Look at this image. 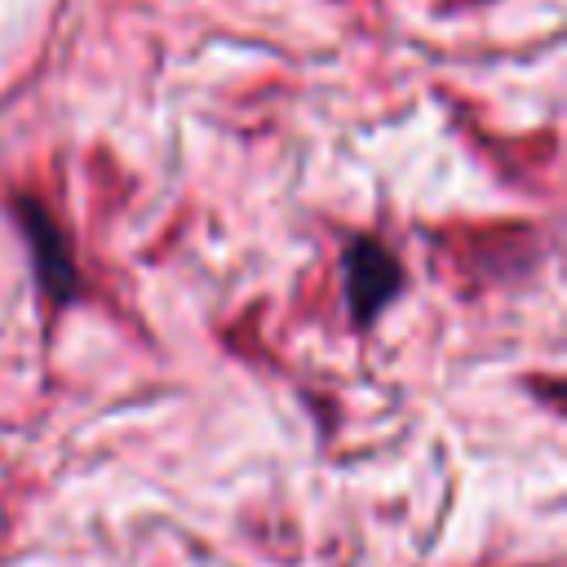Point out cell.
Here are the masks:
<instances>
[{"label":"cell","mask_w":567,"mask_h":567,"mask_svg":"<svg viewBox=\"0 0 567 567\" xmlns=\"http://www.w3.org/2000/svg\"><path fill=\"white\" fill-rule=\"evenodd\" d=\"M341 288H346L350 319L368 328L403 292V266L377 239H350L341 252Z\"/></svg>","instance_id":"1"},{"label":"cell","mask_w":567,"mask_h":567,"mask_svg":"<svg viewBox=\"0 0 567 567\" xmlns=\"http://www.w3.org/2000/svg\"><path fill=\"white\" fill-rule=\"evenodd\" d=\"M18 226H22V239L31 248L35 279L44 288V297L49 301H66L80 279H75V257H71V244H66L62 226L35 199H18Z\"/></svg>","instance_id":"2"}]
</instances>
